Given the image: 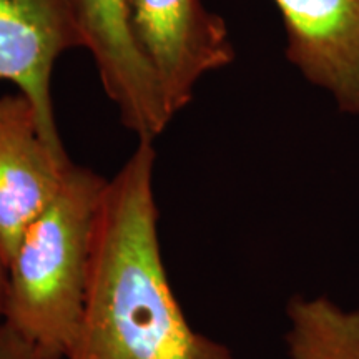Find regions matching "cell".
<instances>
[{"label": "cell", "instance_id": "cell-5", "mask_svg": "<svg viewBox=\"0 0 359 359\" xmlns=\"http://www.w3.org/2000/svg\"><path fill=\"white\" fill-rule=\"evenodd\" d=\"M82 47L92 53L103 90L138 140L155 142L172 122L155 75L133 42L125 0H69Z\"/></svg>", "mask_w": 359, "mask_h": 359}, {"label": "cell", "instance_id": "cell-6", "mask_svg": "<svg viewBox=\"0 0 359 359\" xmlns=\"http://www.w3.org/2000/svg\"><path fill=\"white\" fill-rule=\"evenodd\" d=\"M77 47L82 40L69 0H0V80L29 98L55 147L64 142L53 114V67Z\"/></svg>", "mask_w": 359, "mask_h": 359}, {"label": "cell", "instance_id": "cell-4", "mask_svg": "<svg viewBox=\"0 0 359 359\" xmlns=\"http://www.w3.org/2000/svg\"><path fill=\"white\" fill-rule=\"evenodd\" d=\"M72 165L65 148L47 140L29 98L19 92L0 95V245L7 266Z\"/></svg>", "mask_w": 359, "mask_h": 359}, {"label": "cell", "instance_id": "cell-9", "mask_svg": "<svg viewBox=\"0 0 359 359\" xmlns=\"http://www.w3.org/2000/svg\"><path fill=\"white\" fill-rule=\"evenodd\" d=\"M0 359H53L34 341L0 318Z\"/></svg>", "mask_w": 359, "mask_h": 359}, {"label": "cell", "instance_id": "cell-2", "mask_svg": "<svg viewBox=\"0 0 359 359\" xmlns=\"http://www.w3.org/2000/svg\"><path fill=\"white\" fill-rule=\"evenodd\" d=\"M107 183L92 170L72 165L8 262L4 318L53 359L67 358L77 334Z\"/></svg>", "mask_w": 359, "mask_h": 359}, {"label": "cell", "instance_id": "cell-10", "mask_svg": "<svg viewBox=\"0 0 359 359\" xmlns=\"http://www.w3.org/2000/svg\"><path fill=\"white\" fill-rule=\"evenodd\" d=\"M7 286H8V266L2 245H0V318H4L7 303Z\"/></svg>", "mask_w": 359, "mask_h": 359}, {"label": "cell", "instance_id": "cell-7", "mask_svg": "<svg viewBox=\"0 0 359 359\" xmlns=\"http://www.w3.org/2000/svg\"><path fill=\"white\" fill-rule=\"evenodd\" d=\"M286 57L341 111L359 115V0H273Z\"/></svg>", "mask_w": 359, "mask_h": 359}, {"label": "cell", "instance_id": "cell-1", "mask_svg": "<svg viewBox=\"0 0 359 359\" xmlns=\"http://www.w3.org/2000/svg\"><path fill=\"white\" fill-rule=\"evenodd\" d=\"M154 142L138 140L107 183L87 296L65 359H236L190 325L170 283L158 233Z\"/></svg>", "mask_w": 359, "mask_h": 359}, {"label": "cell", "instance_id": "cell-8", "mask_svg": "<svg viewBox=\"0 0 359 359\" xmlns=\"http://www.w3.org/2000/svg\"><path fill=\"white\" fill-rule=\"evenodd\" d=\"M290 359H359V308L296 294L286 306Z\"/></svg>", "mask_w": 359, "mask_h": 359}, {"label": "cell", "instance_id": "cell-3", "mask_svg": "<svg viewBox=\"0 0 359 359\" xmlns=\"http://www.w3.org/2000/svg\"><path fill=\"white\" fill-rule=\"evenodd\" d=\"M125 11L133 42L173 116L191 102L205 75L235 58L226 24L201 0H125Z\"/></svg>", "mask_w": 359, "mask_h": 359}]
</instances>
